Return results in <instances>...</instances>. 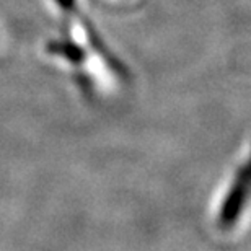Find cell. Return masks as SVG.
<instances>
[{"label":"cell","mask_w":251,"mask_h":251,"mask_svg":"<svg viewBox=\"0 0 251 251\" xmlns=\"http://www.w3.org/2000/svg\"><path fill=\"white\" fill-rule=\"evenodd\" d=\"M46 51L54 56H61L67 59L70 64H83L87 61V51L74 43L72 39H61V41H48Z\"/></svg>","instance_id":"obj_3"},{"label":"cell","mask_w":251,"mask_h":251,"mask_svg":"<svg viewBox=\"0 0 251 251\" xmlns=\"http://www.w3.org/2000/svg\"><path fill=\"white\" fill-rule=\"evenodd\" d=\"M59 7L62 8V12L67 15V17H74V12L77 10V0H56Z\"/></svg>","instance_id":"obj_4"},{"label":"cell","mask_w":251,"mask_h":251,"mask_svg":"<svg viewBox=\"0 0 251 251\" xmlns=\"http://www.w3.org/2000/svg\"><path fill=\"white\" fill-rule=\"evenodd\" d=\"M251 198V155L235 175L227 196L219 209L217 224L222 230L232 228L238 222L245 205Z\"/></svg>","instance_id":"obj_1"},{"label":"cell","mask_w":251,"mask_h":251,"mask_svg":"<svg viewBox=\"0 0 251 251\" xmlns=\"http://www.w3.org/2000/svg\"><path fill=\"white\" fill-rule=\"evenodd\" d=\"M74 17H77L80 20V23H82V26L85 29V36H87V39H88L90 48H92L93 51L103 59L104 64L109 67V70L121 78H129L127 67L121 62V59H118L111 51H109V48L106 46V43L103 41V38L100 36V33L97 31V26H95V23L92 22V20H88L87 15L78 8L74 12Z\"/></svg>","instance_id":"obj_2"}]
</instances>
